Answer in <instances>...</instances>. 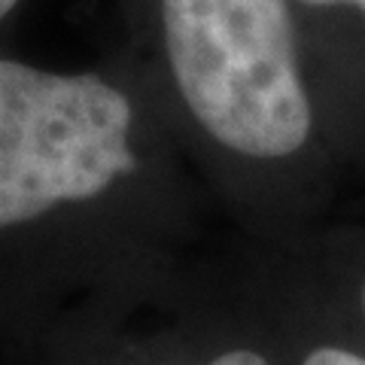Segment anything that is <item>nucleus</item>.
<instances>
[{"instance_id": "nucleus-1", "label": "nucleus", "mask_w": 365, "mask_h": 365, "mask_svg": "<svg viewBox=\"0 0 365 365\" xmlns=\"http://www.w3.org/2000/svg\"><path fill=\"white\" fill-rule=\"evenodd\" d=\"M162 19L182 101L216 140L256 158L307 140L287 0H162Z\"/></svg>"}, {"instance_id": "nucleus-2", "label": "nucleus", "mask_w": 365, "mask_h": 365, "mask_svg": "<svg viewBox=\"0 0 365 365\" xmlns=\"http://www.w3.org/2000/svg\"><path fill=\"white\" fill-rule=\"evenodd\" d=\"M131 104L98 76L0 58V228L101 195L134 168Z\"/></svg>"}, {"instance_id": "nucleus-3", "label": "nucleus", "mask_w": 365, "mask_h": 365, "mask_svg": "<svg viewBox=\"0 0 365 365\" xmlns=\"http://www.w3.org/2000/svg\"><path fill=\"white\" fill-rule=\"evenodd\" d=\"M362 302H365V292H362ZM304 365H365V356H356V353L341 350V347H319L304 359Z\"/></svg>"}, {"instance_id": "nucleus-4", "label": "nucleus", "mask_w": 365, "mask_h": 365, "mask_svg": "<svg viewBox=\"0 0 365 365\" xmlns=\"http://www.w3.org/2000/svg\"><path fill=\"white\" fill-rule=\"evenodd\" d=\"M210 365H268V362L262 359L259 353H253V350H232V353L216 356Z\"/></svg>"}, {"instance_id": "nucleus-5", "label": "nucleus", "mask_w": 365, "mask_h": 365, "mask_svg": "<svg viewBox=\"0 0 365 365\" xmlns=\"http://www.w3.org/2000/svg\"><path fill=\"white\" fill-rule=\"evenodd\" d=\"M19 4V0H0V19H4L6 13H9V9H13Z\"/></svg>"}, {"instance_id": "nucleus-6", "label": "nucleus", "mask_w": 365, "mask_h": 365, "mask_svg": "<svg viewBox=\"0 0 365 365\" xmlns=\"http://www.w3.org/2000/svg\"><path fill=\"white\" fill-rule=\"evenodd\" d=\"M350 4H353V6H359L362 13H365V0H350Z\"/></svg>"}, {"instance_id": "nucleus-7", "label": "nucleus", "mask_w": 365, "mask_h": 365, "mask_svg": "<svg viewBox=\"0 0 365 365\" xmlns=\"http://www.w3.org/2000/svg\"><path fill=\"white\" fill-rule=\"evenodd\" d=\"M319 4H338V0H319ZM344 4H350V0H344Z\"/></svg>"}]
</instances>
